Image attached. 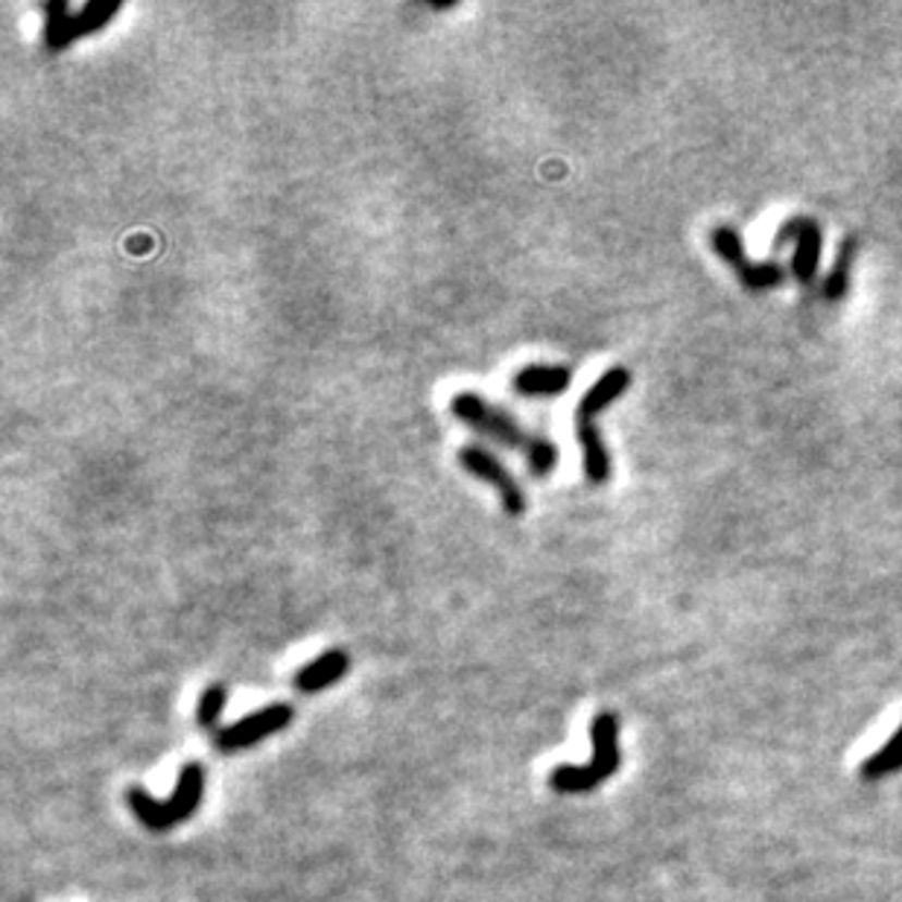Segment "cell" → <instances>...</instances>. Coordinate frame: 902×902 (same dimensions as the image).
Here are the masks:
<instances>
[{"label": "cell", "instance_id": "cell-12", "mask_svg": "<svg viewBox=\"0 0 902 902\" xmlns=\"http://www.w3.org/2000/svg\"><path fill=\"white\" fill-rule=\"evenodd\" d=\"M858 255V240L848 237L839 246V257H836V266H832L830 278L824 281V298L827 301H841L850 290V269L856 264Z\"/></svg>", "mask_w": 902, "mask_h": 902}, {"label": "cell", "instance_id": "cell-6", "mask_svg": "<svg viewBox=\"0 0 902 902\" xmlns=\"http://www.w3.org/2000/svg\"><path fill=\"white\" fill-rule=\"evenodd\" d=\"M459 465L467 476H474L479 483L491 485L497 497H500L502 511L509 517H520L526 511V493L520 488V483L509 474V467L502 465L500 459L493 456L491 450L483 444H465L459 450Z\"/></svg>", "mask_w": 902, "mask_h": 902}, {"label": "cell", "instance_id": "cell-10", "mask_svg": "<svg viewBox=\"0 0 902 902\" xmlns=\"http://www.w3.org/2000/svg\"><path fill=\"white\" fill-rule=\"evenodd\" d=\"M573 371L566 365L529 363L511 377V389L523 398H552L570 389Z\"/></svg>", "mask_w": 902, "mask_h": 902}, {"label": "cell", "instance_id": "cell-4", "mask_svg": "<svg viewBox=\"0 0 902 902\" xmlns=\"http://www.w3.org/2000/svg\"><path fill=\"white\" fill-rule=\"evenodd\" d=\"M202 794H205V771H202L199 763H187L182 768V775H179V783H175L170 801L161 803L153 794H146L144 789H129L126 803L146 830L164 832L173 830L175 824H182L199 809Z\"/></svg>", "mask_w": 902, "mask_h": 902}, {"label": "cell", "instance_id": "cell-13", "mask_svg": "<svg viewBox=\"0 0 902 902\" xmlns=\"http://www.w3.org/2000/svg\"><path fill=\"white\" fill-rule=\"evenodd\" d=\"M897 771H902V724L900 730L876 751L874 757L865 759V766H862V780H870V783H874V780L891 777L897 775Z\"/></svg>", "mask_w": 902, "mask_h": 902}, {"label": "cell", "instance_id": "cell-11", "mask_svg": "<svg viewBox=\"0 0 902 902\" xmlns=\"http://www.w3.org/2000/svg\"><path fill=\"white\" fill-rule=\"evenodd\" d=\"M348 669H351V657H348L345 648H328L325 655H319L307 666H301L292 684L304 695L321 693V690L339 684Z\"/></svg>", "mask_w": 902, "mask_h": 902}, {"label": "cell", "instance_id": "cell-9", "mask_svg": "<svg viewBox=\"0 0 902 902\" xmlns=\"http://www.w3.org/2000/svg\"><path fill=\"white\" fill-rule=\"evenodd\" d=\"M794 240V257H792V272L797 281L809 283L815 275H818L820 264V248H824V240H820L818 222L809 217H792L785 219L780 231H777V246H783Z\"/></svg>", "mask_w": 902, "mask_h": 902}, {"label": "cell", "instance_id": "cell-2", "mask_svg": "<svg viewBox=\"0 0 902 902\" xmlns=\"http://www.w3.org/2000/svg\"><path fill=\"white\" fill-rule=\"evenodd\" d=\"M631 386V371L622 365H613L601 374L599 380L584 392V398L575 406V438L582 447V471L584 479L590 485H605L611 479V453L605 438L596 429V415L605 412L611 403L622 398V392Z\"/></svg>", "mask_w": 902, "mask_h": 902}, {"label": "cell", "instance_id": "cell-1", "mask_svg": "<svg viewBox=\"0 0 902 902\" xmlns=\"http://www.w3.org/2000/svg\"><path fill=\"white\" fill-rule=\"evenodd\" d=\"M450 412H453V418L462 420L465 427L476 429L479 436L491 438V441L509 447V450H517L520 456L526 459L532 476L544 479V476L556 471L558 447L544 432L523 427L517 415H511L509 410L491 403L485 394L456 392L450 398Z\"/></svg>", "mask_w": 902, "mask_h": 902}, {"label": "cell", "instance_id": "cell-14", "mask_svg": "<svg viewBox=\"0 0 902 902\" xmlns=\"http://www.w3.org/2000/svg\"><path fill=\"white\" fill-rule=\"evenodd\" d=\"M226 702H229V693L222 684H210L199 698V710H196V719L205 730H217V721L226 710Z\"/></svg>", "mask_w": 902, "mask_h": 902}, {"label": "cell", "instance_id": "cell-5", "mask_svg": "<svg viewBox=\"0 0 902 902\" xmlns=\"http://www.w3.org/2000/svg\"><path fill=\"white\" fill-rule=\"evenodd\" d=\"M120 10H123L120 0H88L80 12H71L68 0H50L45 7L41 41H45L47 50L59 53L73 41L100 33Z\"/></svg>", "mask_w": 902, "mask_h": 902}, {"label": "cell", "instance_id": "cell-8", "mask_svg": "<svg viewBox=\"0 0 902 902\" xmlns=\"http://www.w3.org/2000/svg\"><path fill=\"white\" fill-rule=\"evenodd\" d=\"M292 707L290 704H269L264 710L252 712L246 719H240L237 724L217 730V747L222 754H234L243 747H252L257 742H264L272 733H281L283 728H290Z\"/></svg>", "mask_w": 902, "mask_h": 902}, {"label": "cell", "instance_id": "cell-7", "mask_svg": "<svg viewBox=\"0 0 902 902\" xmlns=\"http://www.w3.org/2000/svg\"><path fill=\"white\" fill-rule=\"evenodd\" d=\"M710 246L739 275V281H742L745 290H771V287H780L785 281V269L780 264H751L745 257V248H742V240L728 226L712 229Z\"/></svg>", "mask_w": 902, "mask_h": 902}, {"label": "cell", "instance_id": "cell-3", "mask_svg": "<svg viewBox=\"0 0 902 902\" xmlns=\"http://www.w3.org/2000/svg\"><path fill=\"white\" fill-rule=\"evenodd\" d=\"M590 739V766H558L549 777V785L556 792H590L617 775V768H620V719H617V712H599L593 719Z\"/></svg>", "mask_w": 902, "mask_h": 902}]
</instances>
